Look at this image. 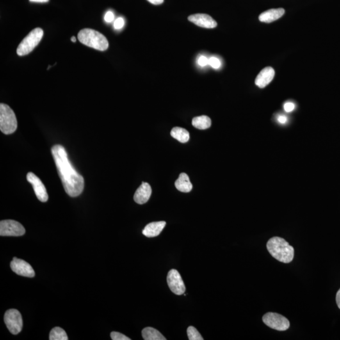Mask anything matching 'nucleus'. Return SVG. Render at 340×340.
I'll use <instances>...</instances> for the list:
<instances>
[{
    "label": "nucleus",
    "instance_id": "1",
    "mask_svg": "<svg viewBox=\"0 0 340 340\" xmlns=\"http://www.w3.org/2000/svg\"><path fill=\"white\" fill-rule=\"evenodd\" d=\"M51 151L66 192L70 197H77L83 191V177L76 172L71 164L67 152L63 146H54Z\"/></svg>",
    "mask_w": 340,
    "mask_h": 340
},
{
    "label": "nucleus",
    "instance_id": "2",
    "mask_svg": "<svg viewBox=\"0 0 340 340\" xmlns=\"http://www.w3.org/2000/svg\"><path fill=\"white\" fill-rule=\"evenodd\" d=\"M266 248L271 256L282 263L289 264L294 259V248L280 237H273L269 239Z\"/></svg>",
    "mask_w": 340,
    "mask_h": 340
},
{
    "label": "nucleus",
    "instance_id": "3",
    "mask_svg": "<svg viewBox=\"0 0 340 340\" xmlns=\"http://www.w3.org/2000/svg\"><path fill=\"white\" fill-rule=\"evenodd\" d=\"M77 38L80 42L86 46L93 48L100 51H106L109 46V41L103 34L95 30L84 29L79 31Z\"/></svg>",
    "mask_w": 340,
    "mask_h": 340
},
{
    "label": "nucleus",
    "instance_id": "4",
    "mask_svg": "<svg viewBox=\"0 0 340 340\" xmlns=\"http://www.w3.org/2000/svg\"><path fill=\"white\" fill-rule=\"evenodd\" d=\"M17 117L14 112L8 105L0 104V130L3 134L9 135L17 129Z\"/></svg>",
    "mask_w": 340,
    "mask_h": 340
},
{
    "label": "nucleus",
    "instance_id": "5",
    "mask_svg": "<svg viewBox=\"0 0 340 340\" xmlns=\"http://www.w3.org/2000/svg\"><path fill=\"white\" fill-rule=\"evenodd\" d=\"M44 36V31L40 28H36L23 39L17 47V53L20 56H26L35 49L39 44Z\"/></svg>",
    "mask_w": 340,
    "mask_h": 340
},
{
    "label": "nucleus",
    "instance_id": "6",
    "mask_svg": "<svg viewBox=\"0 0 340 340\" xmlns=\"http://www.w3.org/2000/svg\"><path fill=\"white\" fill-rule=\"evenodd\" d=\"M264 323L271 329L284 332L290 327V322L281 314L268 312L263 316Z\"/></svg>",
    "mask_w": 340,
    "mask_h": 340
},
{
    "label": "nucleus",
    "instance_id": "7",
    "mask_svg": "<svg viewBox=\"0 0 340 340\" xmlns=\"http://www.w3.org/2000/svg\"><path fill=\"white\" fill-rule=\"evenodd\" d=\"M4 321L6 327L13 335L19 334L21 332L23 328L22 317L18 310H8L4 314Z\"/></svg>",
    "mask_w": 340,
    "mask_h": 340
},
{
    "label": "nucleus",
    "instance_id": "8",
    "mask_svg": "<svg viewBox=\"0 0 340 340\" xmlns=\"http://www.w3.org/2000/svg\"><path fill=\"white\" fill-rule=\"evenodd\" d=\"M26 233V229L17 221L3 220L0 222V235L1 236H20Z\"/></svg>",
    "mask_w": 340,
    "mask_h": 340
},
{
    "label": "nucleus",
    "instance_id": "9",
    "mask_svg": "<svg viewBox=\"0 0 340 340\" xmlns=\"http://www.w3.org/2000/svg\"><path fill=\"white\" fill-rule=\"evenodd\" d=\"M167 283L171 291L177 295H182L186 292V286L180 273L175 269L169 271L167 276Z\"/></svg>",
    "mask_w": 340,
    "mask_h": 340
},
{
    "label": "nucleus",
    "instance_id": "10",
    "mask_svg": "<svg viewBox=\"0 0 340 340\" xmlns=\"http://www.w3.org/2000/svg\"><path fill=\"white\" fill-rule=\"evenodd\" d=\"M27 181L33 185V187L36 196L40 202H45L48 200L49 196L47 192L46 189L43 184L39 178L37 177L33 172H29L27 175Z\"/></svg>",
    "mask_w": 340,
    "mask_h": 340
},
{
    "label": "nucleus",
    "instance_id": "11",
    "mask_svg": "<svg viewBox=\"0 0 340 340\" xmlns=\"http://www.w3.org/2000/svg\"><path fill=\"white\" fill-rule=\"evenodd\" d=\"M11 270L17 275L26 277H34L35 276L33 267L24 260L14 258L11 262Z\"/></svg>",
    "mask_w": 340,
    "mask_h": 340
},
{
    "label": "nucleus",
    "instance_id": "12",
    "mask_svg": "<svg viewBox=\"0 0 340 340\" xmlns=\"http://www.w3.org/2000/svg\"><path fill=\"white\" fill-rule=\"evenodd\" d=\"M189 21L192 22L196 26L205 29H214L218 26L216 21L211 16L204 13H197L189 16Z\"/></svg>",
    "mask_w": 340,
    "mask_h": 340
},
{
    "label": "nucleus",
    "instance_id": "13",
    "mask_svg": "<svg viewBox=\"0 0 340 340\" xmlns=\"http://www.w3.org/2000/svg\"><path fill=\"white\" fill-rule=\"evenodd\" d=\"M152 189L149 184L143 182L134 195V200L137 204H144L149 200L151 195Z\"/></svg>",
    "mask_w": 340,
    "mask_h": 340
},
{
    "label": "nucleus",
    "instance_id": "14",
    "mask_svg": "<svg viewBox=\"0 0 340 340\" xmlns=\"http://www.w3.org/2000/svg\"><path fill=\"white\" fill-rule=\"evenodd\" d=\"M275 76V71L271 67H266L260 72L255 79V84L260 88L265 87Z\"/></svg>",
    "mask_w": 340,
    "mask_h": 340
},
{
    "label": "nucleus",
    "instance_id": "15",
    "mask_svg": "<svg viewBox=\"0 0 340 340\" xmlns=\"http://www.w3.org/2000/svg\"><path fill=\"white\" fill-rule=\"evenodd\" d=\"M284 8H273L264 11L259 16L260 22L264 23H271L275 21L284 15Z\"/></svg>",
    "mask_w": 340,
    "mask_h": 340
},
{
    "label": "nucleus",
    "instance_id": "16",
    "mask_svg": "<svg viewBox=\"0 0 340 340\" xmlns=\"http://www.w3.org/2000/svg\"><path fill=\"white\" fill-rule=\"evenodd\" d=\"M165 226L166 222L165 221L150 223L143 230V234L148 238H153V237L157 236L161 233Z\"/></svg>",
    "mask_w": 340,
    "mask_h": 340
},
{
    "label": "nucleus",
    "instance_id": "17",
    "mask_svg": "<svg viewBox=\"0 0 340 340\" xmlns=\"http://www.w3.org/2000/svg\"><path fill=\"white\" fill-rule=\"evenodd\" d=\"M175 187L178 190L185 193L190 192L193 187L189 176L184 173H181L179 179L176 180Z\"/></svg>",
    "mask_w": 340,
    "mask_h": 340
},
{
    "label": "nucleus",
    "instance_id": "18",
    "mask_svg": "<svg viewBox=\"0 0 340 340\" xmlns=\"http://www.w3.org/2000/svg\"><path fill=\"white\" fill-rule=\"evenodd\" d=\"M171 136L182 143L188 142L189 139H190L189 132L186 129L179 127H176L172 129V131H171Z\"/></svg>",
    "mask_w": 340,
    "mask_h": 340
},
{
    "label": "nucleus",
    "instance_id": "19",
    "mask_svg": "<svg viewBox=\"0 0 340 340\" xmlns=\"http://www.w3.org/2000/svg\"><path fill=\"white\" fill-rule=\"evenodd\" d=\"M143 339L145 340H166V339L159 331L153 328L148 327L143 330Z\"/></svg>",
    "mask_w": 340,
    "mask_h": 340
},
{
    "label": "nucleus",
    "instance_id": "20",
    "mask_svg": "<svg viewBox=\"0 0 340 340\" xmlns=\"http://www.w3.org/2000/svg\"><path fill=\"white\" fill-rule=\"evenodd\" d=\"M192 125L198 129H207L211 126V120L206 115L198 116L193 118Z\"/></svg>",
    "mask_w": 340,
    "mask_h": 340
},
{
    "label": "nucleus",
    "instance_id": "21",
    "mask_svg": "<svg viewBox=\"0 0 340 340\" xmlns=\"http://www.w3.org/2000/svg\"><path fill=\"white\" fill-rule=\"evenodd\" d=\"M50 340H68V337L65 330L61 328H54L50 332Z\"/></svg>",
    "mask_w": 340,
    "mask_h": 340
},
{
    "label": "nucleus",
    "instance_id": "22",
    "mask_svg": "<svg viewBox=\"0 0 340 340\" xmlns=\"http://www.w3.org/2000/svg\"><path fill=\"white\" fill-rule=\"evenodd\" d=\"M187 335H188L189 339L190 340H204L200 333L193 326H189L188 329H187Z\"/></svg>",
    "mask_w": 340,
    "mask_h": 340
},
{
    "label": "nucleus",
    "instance_id": "23",
    "mask_svg": "<svg viewBox=\"0 0 340 340\" xmlns=\"http://www.w3.org/2000/svg\"><path fill=\"white\" fill-rule=\"evenodd\" d=\"M209 65L214 69H219L221 66V62L220 59L216 57H211L209 59Z\"/></svg>",
    "mask_w": 340,
    "mask_h": 340
},
{
    "label": "nucleus",
    "instance_id": "24",
    "mask_svg": "<svg viewBox=\"0 0 340 340\" xmlns=\"http://www.w3.org/2000/svg\"><path fill=\"white\" fill-rule=\"evenodd\" d=\"M125 26V20L124 18L118 17L117 19L114 20L113 27L115 30H121Z\"/></svg>",
    "mask_w": 340,
    "mask_h": 340
},
{
    "label": "nucleus",
    "instance_id": "25",
    "mask_svg": "<svg viewBox=\"0 0 340 340\" xmlns=\"http://www.w3.org/2000/svg\"><path fill=\"white\" fill-rule=\"evenodd\" d=\"M111 337L112 340H131V339L125 336L122 333L115 332L111 333Z\"/></svg>",
    "mask_w": 340,
    "mask_h": 340
},
{
    "label": "nucleus",
    "instance_id": "26",
    "mask_svg": "<svg viewBox=\"0 0 340 340\" xmlns=\"http://www.w3.org/2000/svg\"><path fill=\"white\" fill-rule=\"evenodd\" d=\"M104 20L107 23H112L115 20V15L112 11H108L104 16Z\"/></svg>",
    "mask_w": 340,
    "mask_h": 340
},
{
    "label": "nucleus",
    "instance_id": "27",
    "mask_svg": "<svg viewBox=\"0 0 340 340\" xmlns=\"http://www.w3.org/2000/svg\"><path fill=\"white\" fill-rule=\"evenodd\" d=\"M198 65L201 67H204L209 65V58L205 56H200L199 58H198L197 60Z\"/></svg>",
    "mask_w": 340,
    "mask_h": 340
},
{
    "label": "nucleus",
    "instance_id": "28",
    "mask_svg": "<svg viewBox=\"0 0 340 340\" xmlns=\"http://www.w3.org/2000/svg\"><path fill=\"white\" fill-rule=\"evenodd\" d=\"M284 108L286 113H291L295 109V105L292 102H287L285 103Z\"/></svg>",
    "mask_w": 340,
    "mask_h": 340
},
{
    "label": "nucleus",
    "instance_id": "29",
    "mask_svg": "<svg viewBox=\"0 0 340 340\" xmlns=\"http://www.w3.org/2000/svg\"><path fill=\"white\" fill-rule=\"evenodd\" d=\"M277 120L280 124H286V122H287V118L286 116L285 115H279L278 116Z\"/></svg>",
    "mask_w": 340,
    "mask_h": 340
},
{
    "label": "nucleus",
    "instance_id": "30",
    "mask_svg": "<svg viewBox=\"0 0 340 340\" xmlns=\"http://www.w3.org/2000/svg\"><path fill=\"white\" fill-rule=\"evenodd\" d=\"M150 3L155 4V5H158L163 3L164 0H147Z\"/></svg>",
    "mask_w": 340,
    "mask_h": 340
},
{
    "label": "nucleus",
    "instance_id": "31",
    "mask_svg": "<svg viewBox=\"0 0 340 340\" xmlns=\"http://www.w3.org/2000/svg\"><path fill=\"white\" fill-rule=\"evenodd\" d=\"M336 301L338 307H339V309H340V289H339V291L337 292Z\"/></svg>",
    "mask_w": 340,
    "mask_h": 340
},
{
    "label": "nucleus",
    "instance_id": "32",
    "mask_svg": "<svg viewBox=\"0 0 340 340\" xmlns=\"http://www.w3.org/2000/svg\"><path fill=\"white\" fill-rule=\"evenodd\" d=\"M31 2H34V3H47L49 0H29Z\"/></svg>",
    "mask_w": 340,
    "mask_h": 340
},
{
    "label": "nucleus",
    "instance_id": "33",
    "mask_svg": "<svg viewBox=\"0 0 340 340\" xmlns=\"http://www.w3.org/2000/svg\"><path fill=\"white\" fill-rule=\"evenodd\" d=\"M71 40H72L73 42L75 43L76 42V38L75 37H72L71 38Z\"/></svg>",
    "mask_w": 340,
    "mask_h": 340
}]
</instances>
